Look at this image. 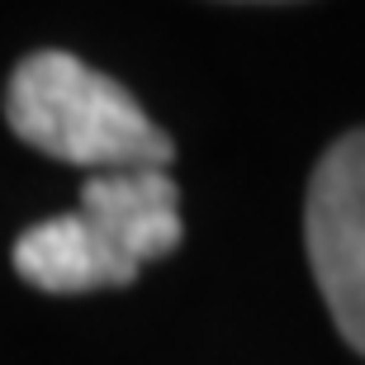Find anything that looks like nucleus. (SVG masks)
<instances>
[{
    "label": "nucleus",
    "instance_id": "f257e3e1",
    "mask_svg": "<svg viewBox=\"0 0 365 365\" xmlns=\"http://www.w3.org/2000/svg\"><path fill=\"white\" fill-rule=\"evenodd\" d=\"M5 119L29 148L57 162L105 171L171 162V138L138 109V100L119 81L100 76L71 53L24 57L5 91Z\"/></svg>",
    "mask_w": 365,
    "mask_h": 365
},
{
    "label": "nucleus",
    "instance_id": "f03ea898",
    "mask_svg": "<svg viewBox=\"0 0 365 365\" xmlns=\"http://www.w3.org/2000/svg\"><path fill=\"white\" fill-rule=\"evenodd\" d=\"M304 242L337 332L365 356V128L337 138L313 171Z\"/></svg>",
    "mask_w": 365,
    "mask_h": 365
},
{
    "label": "nucleus",
    "instance_id": "7ed1b4c3",
    "mask_svg": "<svg viewBox=\"0 0 365 365\" xmlns=\"http://www.w3.org/2000/svg\"><path fill=\"white\" fill-rule=\"evenodd\" d=\"M81 214L114 237L138 271L180 247V190L157 166L138 171H105L81 185Z\"/></svg>",
    "mask_w": 365,
    "mask_h": 365
},
{
    "label": "nucleus",
    "instance_id": "20e7f679",
    "mask_svg": "<svg viewBox=\"0 0 365 365\" xmlns=\"http://www.w3.org/2000/svg\"><path fill=\"white\" fill-rule=\"evenodd\" d=\"M14 271L48 294H86L109 284H133L138 266L123 257L105 228H95L81 209L43 218L14 242Z\"/></svg>",
    "mask_w": 365,
    "mask_h": 365
}]
</instances>
